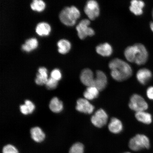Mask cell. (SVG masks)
Masks as SVG:
<instances>
[{"label": "cell", "instance_id": "obj_1", "mask_svg": "<svg viewBox=\"0 0 153 153\" xmlns=\"http://www.w3.org/2000/svg\"><path fill=\"white\" fill-rule=\"evenodd\" d=\"M109 67L111 70V76L117 81H125L132 74L131 67L127 63L119 59H114L111 61Z\"/></svg>", "mask_w": 153, "mask_h": 153}, {"label": "cell", "instance_id": "obj_2", "mask_svg": "<svg viewBox=\"0 0 153 153\" xmlns=\"http://www.w3.org/2000/svg\"><path fill=\"white\" fill-rule=\"evenodd\" d=\"M124 55L129 62H134L138 65L145 64L148 57L146 48L140 43L128 47L124 51Z\"/></svg>", "mask_w": 153, "mask_h": 153}, {"label": "cell", "instance_id": "obj_3", "mask_svg": "<svg viewBox=\"0 0 153 153\" xmlns=\"http://www.w3.org/2000/svg\"><path fill=\"white\" fill-rule=\"evenodd\" d=\"M80 16V11L74 6L65 7L60 11L59 18L61 22L67 26H72Z\"/></svg>", "mask_w": 153, "mask_h": 153}, {"label": "cell", "instance_id": "obj_4", "mask_svg": "<svg viewBox=\"0 0 153 153\" xmlns=\"http://www.w3.org/2000/svg\"><path fill=\"white\" fill-rule=\"evenodd\" d=\"M130 149L134 151H138L150 148V140L146 136L138 134L130 140L129 143Z\"/></svg>", "mask_w": 153, "mask_h": 153}, {"label": "cell", "instance_id": "obj_5", "mask_svg": "<svg viewBox=\"0 0 153 153\" xmlns=\"http://www.w3.org/2000/svg\"><path fill=\"white\" fill-rule=\"evenodd\" d=\"M129 107L136 112L146 111L148 108V104L141 95L134 94L131 96L129 103Z\"/></svg>", "mask_w": 153, "mask_h": 153}, {"label": "cell", "instance_id": "obj_6", "mask_svg": "<svg viewBox=\"0 0 153 153\" xmlns=\"http://www.w3.org/2000/svg\"><path fill=\"white\" fill-rule=\"evenodd\" d=\"M90 21L88 19L82 20L76 27L78 37L81 39H85L88 36H93L95 34L94 30L89 27Z\"/></svg>", "mask_w": 153, "mask_h": 153}, {"label": "cell", "instance_id": "obj_7", "mask_svg": "<svg viewBox=\"0 0 153 153\" xmlns=\"http://www.w3.org/2000/svg\"><path fill=\"white\" fill-rule=\"evenodd\" d=\"M108 119V116L107 113L103 109L100 108L91 117V121L95 127L101 128L106 125Z\"/></svg>", "mask_w": 153, "mask_h": 153}, {"label": "cell", "instance_id": "obj_8", "mask_svg": "<svg viewBox=\"0 0 153 153\" xmlns=\"http://www.w3.org/2000/svg\"><path fill=\"white\" fill-rule=\"evenodd\" d=\"M84 11L90 20H95L100 14L98 3L94 0L88 1L84 8Z\"/></svg>", "mask_w": 153, "mask_h": 153}, {"label": "cell", "instance_id": "obj_9", "mask_svg": "<svg viewBox=\"0 0 153 153\" xmlns=\"http://www.w3.org/2000/svg\"><path fill=\"white\" fill-rule=\"evenodd\" d=\"M76 109L79 112L85 114H91L95 108L89 100L85 98H80L76 101Z\"/></svg>", "mask_w": 153, "mask_h": 153}, {"label": "cell", "instance_id": "obj_10", "mask_svg": "<svg viewBox=\"0 0 153 153\" xmlns=\"http://www.w3.org/2000/svg\"><path fill=\"white\" fill-rule=\"evenodd\" d=\"M95 78L93 72L89 68L82 70L80 76L82 83L87 87L94 86Z\"/></svg>", "mask_w": 153, "mask_h": 153}, {"label": "cell", "instance_id": "obj_11", "mask_svg": "<svg viewBox=\"0 0 153 153\" xmlns=\"http://www.w3.org/2000/svg\"><path fill=\"white\" fill-rule=\"evenodd\" d=\"M108 84V78L104 72L97 71L95 78L94 87L100 91H102L106 87Z\"/></svg>", "mask_w": 153, "mask_h": 153}, {"label": "cell", "instance_id": "obj_12", "mask_svg": "<svg viewBox=\"0 0 153 153\" xmlns=\"http://www.w3.org/2000/svg\"><path fill=\"white\" fill-rule=\"evenodd\" d=\"M152 76V72L147 68L141 69L137 71L136 77L137 81L141 85H145Z\"/></svg>", "mask_w": 153, "mask_h": 153}, {"label": "cell", "instance_id": "obj_13", "mask_svg": "<svg viewBox=\"0 0 153 153\" xmlns=\"http://www.w3.org/2000/svg\"><path fill=\"white\" fill-rule=\"evenodd\" d=\"M108 129L111 133L117 134L121 132L123 129L122 122L118 118H111L108 125Z\"/></svg>", "mask_w": 153, "mask_h": 153}, {"label": "cell", "instance_id": "obj_14", "mask_svg": "<svg viewBox=\"0 0 153 153\" xmlns=\"http://www.w3.org/2000/svg\"><path fill=\"white\" fill-rule=\"evenodd\" d=\"M38 71L35 80L36 83L40 85H45L48 79L47 69L45 67H40Z\"/></svg>", "mask_w": 153, "mask_h": 153}, {"label": "cell", "instance_id": "obj_15", "mask_svg": "<svg viewBox=\"0 0 153 153\" xmlns=\"http://www.w3.org/2000/svg\"><path fill=\"white\" fill-rule=\"evenodd\" d=\"M129 7L130 11L136 15H140L143 13V9L145 6L144 2L138 0H133L131 1Z\"/></svg>", "mask_w": 153, "mask_h": 153}, {"label": "cell", "instance_id": "obj_16", "mask_svg": "<svg viewBox=\"0 0 153 153\" xmlns=\"http://www.w3.org/2000/svg\"><path fill=\"white\" fill-rule=\"evenodd\" d=\"M97 52L103 56H109L112 54V48L109 44L104 43L100 44L96 47Z\"/></svg>", "mask_w": 153, "mask_h": 153}, {"label": "cell", "instance_id": "obj_17", "mask_svg": "<svg viewBox=\"0 0 153 153\" xmlns=\"http://www.w3.org/2000/svg\"><path fill=\"white\" fill-rule=\"evenodd\" d=\"M135 117L138 121L145 124H150L152 121V115L146 111L136 112Z\"/></svg>", "mask_w": 153, "mask_h": 153}, {"label": "cell", "instance_id": "obj_18", "mask_svg": "<svg viewBox=\"0 0 153 153\" xmlns=\"http://www.w3.org/2000/svg\"><path fill=\"white\" fill-rule=\"evenodd\" d=\"M99 91H100L94 86L87 87L83 93L84 97L88 100H92L98 97Z\"/></svg>", "mask_w": 153, "mask_h": 153}, {"label": "cell", "instance_id": "obj_19", "mask_svg": "<svg viewBox=\"0 0 153 153\" xmlns=\"http://www.w3.org/2000/svg\"><path fill=\"white\" fill-rule=\"evenodd\" d=\"M32 138L37 143L43 141L45 138V134L39 127L32 128L30 131Z\"/></svg>", "mask_w": 153, "mask_h": 153}, {"label": "cell", "instance_id": "obj_20", "mask_svg": "<svg viewBox=\"0 0 153 153\" xmlns=\"http://www.w3.org/2000/svg\"><path fill=\"white\" fill-rule=\"evenodd\" d=\"M36 32L38 35L41 36L48 35L51 30V27L47 22H39L36 26Z\"/></svg>", "mask_w": 153, "mask_h": 153}, {"label": "cell", "instance_id": "obj_21", "mask_svg": "<svg viewBox=\"0 0 153 153\" xmlns=\"http://www.w3.org/2000/svg\"><path fill=\"white\" fill-rule=\"evenodd\" d=\"M38 42L35 38H31L26 40L25 43L22 45V49L23 51L29 52L32 50L37 47Z\"/></svg>", "mask_w": 153, "mask_h": 153}, {"label": "cell", "instance_id": "obj_22", "mask_svg": "<svg viewBox=\"0 0 153 153\" xmlns=\"http://www.w3.org/2000/svg\"><path fill=\"white\" fill-rule=\"evenodd\" d=\"M49 107L52 112L57 113L62 111L63 108V103L57 97H54L51 99L50 102Z\"/></svg>", "mask_w": 153, "mask_h": 153}, {"label": "cell", "instance_id": "obj_23", "mask_svg": "<svg viewBox=\"0 0 153 153\" xmlns=\"http://www.w3.org/2000/svg\"><path fill=\"white\" fill-rule=\"evenodd\" d=\"M58 51L59 53L65 54L68 52L71 48L70 42L66 39H61L57 42Z\"/></svg>", "mask_w": 153, "mask_h": 153}, {"label": "cell", "instance_id": "obj_24", "mask_svg": "<svg viewBox=\"0 0 153 153\" xmlns=\"http://www.w3.org/2000/svg\"><path fill=\"white\" fill-rule=\"evenodd\" d=\"M45 6V3L42 0H33L30 4L32 9L39 12L43 11Z\"/></svg>", "mask_w": 153, "mask_h": 153}, {"label": "cell", "instance_id": "obj_25", "mask_svg": "<svg viewBox=\"0 0 153 153\" xmlns=\"http://www.w3.org/2000/svg\"><path fill=\"white\" fill-rule=\"evenodd\" d=\"M84 146L82 143H76L71 147L69 153H84Z\"/></svg>", "mask_w": 153, "mask_h": 153}, {"label": "cell", "instance_id": "obj_26", "mask_svg": "<svg viewBox=\"0 0 153 153\" xmlns=\"http://www.w3.org/2000/svg\"><path fill=\"white\" fill-rule=\"evenodd\" d=\"M45 85L48 89L49 90L54 89L57 87V81L51 77L48 78Z\"/></svg>", "mask_w": 153, "mask_h": 153}, {"label": "cell", "instance_id": "obj_27", "mask_svg": "<svg viewBox=\"0 0 153 153\" xmlns=\"http://www.w3.org/2000/svg\"><path fill=\"white\" fill-rule=\"evenodd\" d=\"M3 153H19L18 149L13 145L8 144L3 149Z\"/></svg>", "mask_w": 153, "mask_h": 153}, {"label": "cell", "instance_id": "obj_28", "mask_svg": "<svg viewBox=\"0 0 153 153\" xmlns=\"http://www.w3.org/2000/svg\"><path fill=\"white\" fill-rule=\"evenodd\" d=\"M51 77L58 81L62 78V74L58 69L55 68L51 71Z\"/></svg>", "mask_w": 153, "mask_h": 153}, {"label": "cell", "instance_id": "obj_29", "mask_svg": "<svg viewBox=\"0 0 153 153\" xmlns=\"http://www.w3.org/2000/svg\"><path fill=\"white\" fill-rule=\"evenodd\" d=\"M25 105H26L27 108L29 112V114L32 113L35 108V106L31 101L29 100H26L25 101Z\"/></svg>", "mask_w": 153, "mask_h": 153}, {"label": "cell", "instance_id": "obj_30", "mask_svg": "<svg viewBox=\"0 0 153 153\" xmlns=\"http://www.w3.org/2000/svg\"><path fill=\"white\" fill-rule=\"evenodd\" d=\"M147 97L150 100H153V86H151L146 90Z\"/></svg>", "mask_w": 153, "mask_h": 153}, {"label": "cell", "instance_id": "obj_31", "mask_svg": "<svg viewBox=\"0 0 153 153\" xmlns=\"http://www.w3.org/2000/svg\"><path fill=\"white\" fill-rule=\"evenodd\" d=\"M20 109L21 112L23 114L27 115L29 114L28 108L25 104L20 105Z\"/></svg>", "mask_w": 153, "mask_h": 153}, {"label": "cell", "instance_id": "obj_32", "mask_svg": "<svg viewBox=\"0 0 153 153\" xmlns=\"http://www.w3.org/2000/svg\"><path fill=\"white\" fill-rule=\"evenodd\" d=\"M150 27L151 30H152L153 32V22H151L150 24Z\"/></svg>", "mask_w": 153, "mask_h": 153}, {"label": "cell", "instance_id": "obj_33", "mask_svg": "<svg viewBox=\"0 0 153 153\" xmlns=\"http://www.w3.org/2000/svg\"><path fill=\"white\" fill-rule=\"evenodd\" d=\"M152 18L153 19V11H152Z\"/></svg>", "mask_w": 153, "mask_h": 153}, {"label": "cell", "instance_id": "obj_34", "mask_svg": "<svg viewBox=\"0 0 153 153\" xmlns=\"http://www.w3.org/2000/svg\"><path fill=\"white\" fill-rule=\"evenodd\" d=\"M130 153V152H126V153Z\"/></svg>", "mask_w": 153, "mask_h": 153}]
</instances>
